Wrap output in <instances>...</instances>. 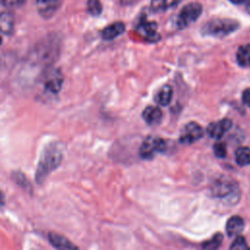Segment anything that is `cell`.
Returning a JSON list of instances; mask_svg holds the SVG:
<instances>
[{
	"label": "cell",
	"mask_w": 250,
	"mask_h": 250,
	"mask_svg": "<svg viewBox=\"0 0 250 250\" xmlns=\"http://www.w3.org/2000/svg\"><path fill=\"white\" fill-rule=\"evenodd\" d=\"M61 52V40L56 34H50L39 41L27 57V64L39 67L42 72L52 66Z\"/></svg>",
	"instance_id": "cell-1"
},
{
	"label": "cell",
	"mask_w": 250,
	"mask_h": 250,
	"mask_svg": "<svg viewBox=\"0 0 250 250\" xmlns=\"http://www.w3.org/2000/svg\"><path fill=\"white\" fill-rule=\"evenodd\" d=\"M63 146L60 142H53L45 147L35 173L37 184H42L46 178L60 166L63 158Z\"/></svg>",
	"instance_id": "cell-2"
},
{
	"label": "cell",
	"mask_w": 250,
	"mask_h": 250,
	"mask_svg": "<svg viewBox=\"0 0 250 250\" xmlns=\"http://www.w3.org/2000/svg\"><path fill=\"white\" fill-rule=\"evenodd\" d=\"M239 27V22L233 19H213L205 22L201 33L205 36L222 38L234 32Z\"/></svg>",
	"instance_id": "cell-3"
},
{
	"label": "cell",
	"mask_w": 250,
	"mask_h": 250,
	"mask_svg": "<svg viewBox=\"0 0 250 250\" xmlns=\"http://www.w3.org/2000/svg\"><path fill=\"white\" fill-rule=\"evenodd\" d=\"M43 91L48 95H58L63 84V74L58 67L49 66L40 75Z\"/></svg>",
	"instance_id": "cell-4"
},
{
	"label": "cell",
	"mask_w": 250,
	"mask_h": 250,
	"mask_svg": "<svg viewBox=\"0 0 250 250\" xmlns=\"http://www.w3.org/2000/svg\"><path fill=\"white\" fill-rule=\"evenodd\" d=\"M203 7L198 2H190L186 4L180 11L176 19V25L178 28L183 29L188 27L190 23L196 21L201 16Z\"/></svg>",
	"instance_id": "cell-5"
},
{
	"label": "cell",
	"mask_w": 250,
	"mask_h": 250,
	"mask_svg": "<svg viewBox=\"0 0 250 250\" xmlns=\"http://www.w3.org/2000/svg\"><path fill=\"white\" fill-rule=\"evenodd\" d=\"M167 145L166 142L156 136L146 137L139 149V154L143 159H152L158 153H162L166 150Z\"/></svg>",
	"instance_id": "cell-6"
},
{
	"label": "cell",
	"mask_w": 250,
	"mask_h": 250,
	"mask_svg": "<svg viewBox=\"0 0 250 250\" xmlns=\"http://www.w3.org/2000/svg\"><path fill=\"white\" fill-rule=\"evenodd\" d=\"M204 135L202 127L196 122H188L185 125L183 130L181 131L179 142L183 145H190L199 139H201Z\"/></svg>",
	"instance_id": "cell-7"
},
{
	"label": "cell",
	"mask_w": 250,
	"mask_h": 250,
	"mask_svg": "<svg viewBox=\"0 0 250 250\" xmlns=\"http://www.w3.org/2000/svg\"><path fill=\"white\" fill-rule=\"evenodd\" d=\"M136 30L147 41L155 42L160 39V36L157 33V23L155 21H147L146 16L139 19Z\"/></svg>",
	"instance_id": "cell-8"
},
{
	"label": "cell",
	"mask_w": 250,
	"mask_h": 250,
	"mask_svg": "<svg viewBox=\"0 0 250 250\" xmlns=\"http://www.w3.org/2000/svg\"><path fill=\"white\" fill-rule=\"evenodd\" d=\"M212 193L216 197H230L236 196L237 197V185L232 180H225L220 179L215 182L212 187Z\"/></svg>",
	"instance_id": "cell-9"
},
{
	"label": "cell",
	"mask_w": 250,
	"mask_h": 250,
	"mask_svg": "<svg viewBox=\"0 0 250 250\" xmlns=\"http://www.w3.org/2000/svg\"><path fill=\"white\" fill-rule=\"evenodd\" d=\"M231 120L229 118H223L218 121L211 122L207 126V134L213 139H221L231 127Z\"/></svg>",
	"instance_id": "cell-10"
},
{
	"label": "cell",
	"mask_w": 250,
	"mask_h": 250,
	"mask_svg": "<svg viewBox=\"0 0 250 250\" xmlns=\"http://www.w3.org/2000/svg\"><path fill=\"white\" fill-rule=\"evenodd\" d=\"M143 118L148 125H157L162 121L163 112L158 106L148 105L143 111Z\"/></svg>",
	"instance_id": "cell-11"
},
{
	"label": "cell",
	"mask_w": 250,
	"mask_h": 250,
	"mask_svg": "<svg viewBox=\"0 0 250 250\" xmlns=\"http://www.w3.org/2000/svg\"><path fill=\"white\" fill-rule=\"evenodd\" d=\"M124 31H125V24L122 21H116L105 26L102 30L101 36L104 40H113L116 37L120 36Z\"/></svg>",
	"instance_id": "cell-12"
},
{
	"label": "cell",
	"mask_w": 250,
	"mask_h": 250,
	"mask_svg": "<svg viewBox=\"0 0 250 250\" xmlns=\"http://www.w3.org/2000/svg\"><path fill=\"white\" fill-rule=\"evenodd\" d=\"M244 229V221L240 216H231L226 224V231L229 236L238 235Z\"/></svg>",
	"instance_id": "cell-13"
},
{
	"label": "cell",
	"mask_w": 250,
	"mask_h": 250,
	"mask_svg": "<svg viewBox=\"0 0 250 250\" xmlns=\"http://www.w3.org/2000/svg\"><path fill=\"white\" fill-rule=\"evenodd\" d=\"M14 28H15L14 15L8 11L0 13V32L6 35H11L14 32Z\"/></svg>",
	"instance_id": "cell-14"
},
{
	"label": "cell",
	"mask_w": 250,
	"mask_h": 250,
	"mask_svg": "<svg viewBox=\"0 0 250 250\" xmlns=\"http://www.w3.org/2000/svg\"><path fill=\"white\" fill-rule=\"evenodd\" d=\"M59 5V0H36V6L40 15L44 18H50L53 16L57 7Z\"/></svg>",
	"instance_id": "cell-15"
},
{
	"label": "cell",
	"mask_w": 250,
	"mask_h": 250,
	"mask_svg": "<svg viewBox=\"0 0 250 250\" xmlns=\"http://www.w3.org/2000/svg\"><path fill=\"white\" fill-rule=\"evenodd\" d=\"M50 243L57 249H76L77 246L72 244L66 237L57 232H50L48 235Z\"/></svg>",
	"instance_id": "cell-16"
},
{
	"label": "cell",
	"mask_w": 250,
	"mask_h": 250,
	"mask_svg": "<svg viewBox=\"0 0 250 250\" xmlns=\"http://www.w3.org/2000/svg\"><path fill=\"white\" fill-rule=\"evenodd\" d=\"M172 97H173L172 87L170 85H164L158 90V92L154 97V100L158 104L165 106L170 104Z\"/></svg>",
	"instance_id": "cell-17"
},
{
	"label": "cell",
	"mask_w": 250,
	"mask_h": 250,
	"mask_svg": "<svg viewBox=\"0 0 250 250\" xmlns=\"http://www.w3.org/2000/svg\"><path fill=\"white\" fill-rule=\"evenodd\" d=\"M236 62L242 67L250 66V44L238 47L236 51Z\"/></svg>",
	"instance_id": "cell-18"
},
{
	"label": "cell",
	"mask_w": 250,
	"mask_h": 250,
	"mask_svg": "<svg viewBox=\"0 0 250 250\" xmlns=\"http://www.w3.org/2000/svg\"><path fill=\"white\" fill-rule=\"evenodd\" d=\"M182 0H151L150 9L153 12H164L170 8L176 7Z\"/></svg>",
	"instance_id": "cell-19"
},
{
	"label": "cell",
	"mask_w": 250,
	"mask_h": 250,
	"mask_svg": "<svg viewBox=\"0 0 250 250\" xmlns=\"http://www.w3.org/2000/svg\"><path fill=\"white\" fill-rule=\"evenodd\" d=\"M235 161L239 166L250 165V147H238L235 151Z\"/></svg>",
	"instance_id": "cell-20"
},
{
	"label": "cell",
	"mask_w": 250,
	"mask_h": 250,
	"mask_svg": "<svg viewBox=\"0 0 250 250\" xmlns=\"http://www.w3.org/2000/svg\"><path fill=\"white\" fill-rule=\"evenodd\" d=\"M223 241V234L220 232L215 233L210 239L202 243V248L205 249H217L221 246Z\"/></svg>",
	"instance_id": "cell-21"
},
{
	"label": "cell",
	"mask_w": 250,
	"mask_h": 250,
	"mask_svg": "<svg viewBox=\"0 0 250 250\" xmlns=\"http://www.w3.org/2000/svg\"><path fill=\"white\" fill-rule=\"evenodd\" d=\"M12 177H13L14 182H15L17 185H19L20 187H21L22 188H24V189H26V190H30V189H31V185H30V183L28 182L27 178H26L22 173H21V172H19V171L14 172L13 175H12Z\"/></svg>",
	"instance_id": "cell-22"
},
{
	"label": "cell",
	"mask_w": 250,
	"mask_h": 250,
	"mask_svg": "<svg viewBox=\"0 0 250 250\" xmlns=\"http://www.w3.org/2000/svg\"><path fill=\"white\" fill-rule=\"evenodd\" d=\"M87 11L90 15L97 17L102 14L103 5L100 0H88L87 1Z\"/></svg>",
	"instance_id": "cell-23"
},
{
	"label": "cell",
	"mask_w": 250,
	"mask_h": 250,
	"mask_svg": "<svg viewBox=\"0 0 250 250\" xmlns=\"http://www.w3.org/2000/svg\"><path fill=\"white\" fill-rule=\"evenodd\" d=\"M230 249H237V250H245L249 249L250 247L247 245L246 239L242 235H236L235 239L232 241L231 245L229 246Z\"/></svg>",
	"instance_id": "cell-24"
},
{
	"label": "cell",
	"mask_w": 250,
	"mask_h": 250,
	"mask_svg": "<svg viewBox=\"0 0 250 250\" xmlns=\"http://www.w3.org/2000/svg\"><path fill=\"white\" fill-rule=\"evenodd\" d=\"M214 154L219 158H224L227 155V145L225 142H217L213 145Z\"/></svg>",
	"instance_id": "cell-25"
},
{
	"label": "cell",
	"mask_w": 250,
	"mask_h": 250,
	"mask_svg": "<svg viewBox=\"0 0 250 250\" xmlns=\"http://www.w3.org/2000/svg\"><path fill=\"white\" fill-rule=\"evenodd\" d=\"M25 0H1V3L6 8H19L24 4Z\"/></svg>",
	"instance_id": "cell-26"
},
{
	"label": "cell",
	"mask_w": 250,
	"mask_h": 250,
	"mask_svg": "<svg viewBox=\"0 0 250 250\" xmlns=\"http://www.w3.org/2000/svg\"><path fill=\"white\" fill-rule=\"evenodd\" d=\"M242 102L248 107H250V88H247L242 93Z\"/></svg>",
	"instance_id": "cell-27"
},
{
	"label": "cell",
	"mask_w": 250,
	"mask_h": 250,
	"mask_svg": "<svg viewBox=\"0 0 250 250\" xmlns=\"http://www.w3.org/2000/svg\"><path fill=\"white\" fill-rule=\"evenodd\" d=\"M232 4H235V5H240V4H243V3H246L248 2L249 0H229Z\"/></svg>",
	"instance_id": "cell-28"
},
{
	"label": "cell",
	"mask_w": 250,
	"mask_h": 250,
	"mask_svg": "<svg viewBox=\"0 0 250 250\" xmlns=\"http://www.w3.org/2000/svg\"><path fill=\"white\" fill-rule=\"evenodd\" d=\"M4 204V196L3 194L0 192V206H2Z\"/></svg>",
	"instance_id": "cell-29"
},
{
	"label": "cell",
	"mask_w": 250,
	"mask_h": 250,
	"mask_svg": "<svg viewBox=\"0 0 250 250\" xmlns=\"http://www.w3.org/2000/svg\"><path fill=\"white\" fill-rule=\"evenodd\" d=\"M246 11H247L248 14H250V4H248V5L246 6Z\"/></svg>",
	"instance_id": "cell-30"
},
{
	"label": "cell",
	"mask_w": 250,
	"mask_h": 250,
	"mask_svg": "<svg viewBox=\"0 0 250 250\" xmlns=\"http://www.w3.org/2000/svg\"><path fill=\"white\" fill-rule=\"evenodd\" d=\"M2 44V38H1V36H0V45Z\"/></svg>",
	"instance_id": "cell-31"
}]
</instances>
